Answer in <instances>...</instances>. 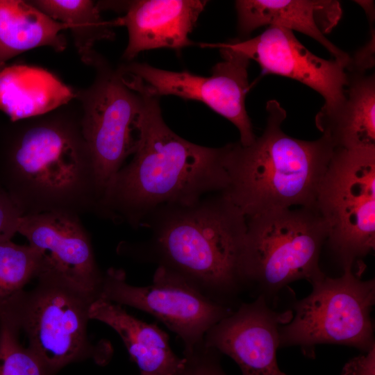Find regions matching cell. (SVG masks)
I'll list each match as a JSON object with an SVG mask.
<instances>
[{
    "mask_svg": "<svg viewBox=\"0 0 375 375\" xmlns=\"http://www.w3.org/2000/svg\"><path fill=\"white\" fill-rule=\"evenodd\" d=\"M67 105L0 124V185L23 215H99L103 192L81 112Z\"/></svg>",
    "mask_w": 375,
    "mask_h": 375,
    "instance_id": "6da1fadb",
    "label": "cell"
},
{
    "mask_svg": "<svg viewBox=\"0 0 375 375\" xmlns=\"http://www.w3.org/2000/svg\"><path fill=\"white\" fill-rule=\"evenodd\" d=\"M142 226L150 231L149 238L122 246L126 253L174 272L226 306L247 288L242 272L247 217L224 193L160 206Z\"/></svg>",
    "mask_w": 375,
    "mask_h": 375,
    "instance_id": "7a4b0ae2",
    "label": "cell"
},
{
    "mask_svg": "<svg viewBox=\"0 0 375 375\" xmlns=\"http://www.w3.org/2000/svg\"><path fill=\"white\" fill-rule=\"evenodd\" d=\"M142 97L139 144L107 185L99 215L134 228L160 206L195 202L223 192L229 182L226 145L207 147L182 138L165 124L158 99Z\"/></svg>",
    "mask_w": 375,
    "mask_h": 375,
    "instance_id": "3957f363",
    "label": "cell"
},
{
    "mask_svg": "<svg viewBox=\"0 0 375 375\" xmlns=\"http://www.w3.org/2000/svg\"><path fill=\"white\" fill-rule=\"evenodd\" d=\"M267 118L260 137L248 146L226 144L229 182L224 193L249 217L293 206L314 209L319 183L334 151L323 135L305 141L285 134L286 117L280 103H267Z\"/></svg>",
    "mask_w": 375,
    "mask_h": 375,
    "instance_id": "277c9868",
    "label": "cell"
},
{
    "mask_svg": "<svg viewBox=\"0 0 375 375\" xmlns=\"http://www.w3.org/2000/svg\"><path fill=\"white\" fill-rule=\"evenodd\" d=\"M328 231L311 208H281L247 217L242 272L247 287L266 299L300 279L311 283L324 273L319 267Z\"/></svg>",
    "mask_w": 375,
    "mask_h": 375,
    "instance_id": "5b68a950",
    "label": "cell"
},
{
    "mask_svg": "<svg viewBox=\"0 0 375 375\" xmlns=\"http://www.w3.org/2000/svg\"><path fill=\"white\" fill-rule=\"evenodd\" d=\"M38 284L0 301V315L23 333L27 347L51 375L67 365L97 355L88 343L89 308L95 299L47 274Z\"/></svg>",
    "mask_w": 375,
    "mask_h": 375,
    "instance_id": "8992f818",
    "label": "cell"
},
{
    "mask_svg": "<svg viewBox=\"0 0 375 375\" xmlns=\"http://www.w3.org/2000/svg\"><path fill=\"white\" fill-rule=\"evenodd\" d=\"M310 283V294L294 304V315L281 326L279 347L299 346L312 358L320 344L347 345L362 352L375 346L371 318L374 279L363 281L346 269L340 277L324 274Z\"/></svg>",
    "mask_w": 375,
    "mask_h": 375,
    "instance_id": "52a82bcc",
    "label": "cell"
},
{
    "mask_svg": "<svg viewBox=\"0 0 375 375\" xmlns=\"http://www.w3.org/2000/svg\"><path fill=\"white\" fill-rule=\"evenodd\" d=\"M314 210L343 269H353L375 247V149L334 148Z\"/></svg>",
    "mask_w": 375,
    "mask_h": 375,
    "instance_id": "ba28073f",
    "label": "cell"
},
{
    "mask_svg": "<svg viewBox=\"0 0 375 375\" xmlns=\"http://www.w3.org/2000/svg\"><path fill=\"white\" fill-rule=\"evenodd\" d=\"M85 64L94 69L95 77L90 86L75 91L74 99L81 105L82 131L103 197L110 180L138 148L144 101L95 50Z\"/></svg>",
    "mask_w": 375,
    "mask_h": 375,
    "instance_id": "9c48e42d",
    "label": "cell"
},
{
    "mask_svg": "<svg viewBox=\"0 0 375 375\" xmlns=\"http://www.w3.org/2000/svg\"><path fill=\"white\" fill-rule=\"evenodd\" d=\"M201 47L219 48L223 58L209 76L135 62L121 65L117 70L123 83L140 95L157 99L174 95L203 103L233 124L240 132V143L248 146L256 138L245 106L250 60L223 43H202Z\"/></svg>",
    "mask_w": 375,
    "mask_h": 375,
    "instance_id": "30bf717a",
    "label": "cell"
},
{
    "mask_svg": "<svg viewBox=\"0 0 375 375\" xmlns=\"http://www.w3.org/2000/svg\"><path fill=\"white\" fill-rule=\"evenodd\" d=\"M99 297L152 315L178 335L183 351L203 344L208 331L233 311L163 267H157L147 286L132 285L124 270L109 268L103 274Z\"/></svg>",
    "mask_w": 375,
    "mask_h": 375,
    "instance_id": "8fae6325",
    "label": "cell"
},
{
    "mask_svg": "<svg viewBox=\"0 0 375 375\" xmlns=\"http://www.w3.org/2000/svg\"><path fill=\"white\" fill-rule=\"evenodd\" d=\"M223 44L258 62L262 74L288 77L319 92L325 103L317 117L333 113L344 99L347 66L334 58L315 56L289 29L270 26L255 38Z\"/></svg>",
    "mask_w": 375,
    "mask_h": 375,
    "instance_id": "7c38bea8",
    "label": "cell"
},
{
    "mask_svg": "<svg viewBox=\"0 0 375 375\" xmlns=\"http://www.w3.org/2000/svg\"><path fill=\"white\" fill-rule=\"evenodd\" d=\"M17 233L42 254L38 276H51L81 293L99 297L103 274L79 216L60 212L23 215Z\"/></svg>",
    "mask_w": 375,
    "mask_h": 375,
    "instance_id": "4fadbf2b",
    "label": "cell"
},
{
    "mask_svg": "<svg viewBox=\"0 0 375 375\" xmlns=\"http://www.w3.org/2000/svg\"><path fill=\"white\" fill-rule=\"evenodd\" d=\"M292 316V310H272L260 294L211 327L203 343L232 358L242 375H287L279 369L276 351L281 326Z\"/></svg>",
    "mask_w": 375,
    "mask_h": 375,
    "instance_id": "5bb4252c",
    "label": "cell"
},
{
    "mask_svg": "<svg viewBox=\"0 0 375 375\" xmlns=\"http://www.w3.org/2000/svg\"><path fill=\"white\" fill-rule=\"evenodd\" d=\"M208 1L136 0L126 1L125 15L113 21L124 26L128 42L122 58L131 62L140 52L156 49L179 50L193 45L189 38Z\"/></svg>",
    "mask_w": 375,
    "mask_h": 375,
    "instance_id": "9a60e30c",
    "label": "cell"
},
{
    "mask_svg": "<svg viewBox=\"0 0 375 375\" xmlns=\"http://www.w3.org/2000/svg\"><path fill=\"white\" fill-rule=\"evenodd\" d=\"M238 31L248 35L268 25L297 31L323 45L334 59L348 67L351 58L325 36L342 15L340 3L329 0H239L235 1Z\"/></svg>",
    "mask_w": 375,
    "mask_h": 375,
    "instance_id": "2e32d148",
    "label": "cell"
},
{
    "mask_svg": "<svg viewBox=\"0 0 375 375\" xmlns=\"http://www.w3.org/2000/svg\"><path fill=\"white\" fill-rule=\"evenodd\" d=\"M90 319L101 322L117 332L139 375H180L184 358L172 351L169 336L156 324H149L130 315L122 306L97 298L91 303Z\"/></svg>",
    "mask_w": 375,
    "mask_h": 375,
    "instance_id": "e0dca14e",
    "label": "cell"
},
{
    "mask_svg": "<svg viewBox=\"0 0 375 375\" xmlns=\"http://www.w3.org/2000/svg\"><path fill=\"white\" fill-rule=\"evenodd\" d=\"M75 96V90L44 69L14 65L0 71V110L10 121L51 112L70 103Z\"/></svg>",
    "mask_w": 375,
    "mask_h": 375,
    "instance_id": "ac0fdd59",
    "label": "cell"
},
{
    "mask_svg": "<svg viewBox=\"0 0 375 375\" xmlns=\"http://www.w3.org/2000/svg\"><path fill=\"white\" fill-rule=\"evenodd\" d=\"M344 99L333 113L315 117L317 127L334 148L375 149L374 75L347 70Z\"/></svg>",
    "mask_w": 375,
    "mask_h": 375,
    "instance_id": "d6986e66",
    "label": "cell"
},
{
    "mask_svg": "<svg viewBox=\"0 0 375 375\" xmlns=\"http://www.w3.org/2000/svg\"><path fill=\"white\" fill-rule=\"evenodd\" d=\"M66 26L29 1L0 0V62L28 50L49 47L58 52L67 47Z\"/></svg>",
    "mask_w": 375,
    "mask_h": 375,
    "instance_id": "ffe728a7",
    "label": "cell"
},
{
    "mask_svg": "<svg viewBox=\"0 0 375 375\" xmlns=\"http://www.w3.org/2000/svg\"><path fill=\"white\" fill-rule=\"evenodd\" d=\"M29 2L69 29L81 60L85 62L94 50V44L112 40L111 22L101 16L97 2L90 0H32Z\"/></svg>",
    "mask_w": 375,
    "mask_h": 375,
    "instance_id": "44dd1931",
    "label": "cell"
},
{
    "mask_svg": "<svg viewBox=\"0 0 375 375\" xmlns=\"http://www.w3.org/2000/svg\"><path fill=\"white\" fill-rule=\"evenodd\" d=\"M41 263V253L31 245L0 240V301L24 291L33 278H37Z\"/></svg>",
    "mask_w": 375,
    "mask_h": 375,
    "instance_id": "7402d4cb",
    "label": "cell"
},
{
    "mask_svg": "<svg viewBox=\"0 0 375 375\" xmlns=\"http://www.w3.org/2000/svg\"><path fill=\"white\" fill-rule=\"evenodd\" d=\"M0 375H51L40 359L22 344L16 326L1 315Z\"/></svg>",
    "mask_w": 375,
    "mask_h": 375,
    "instance_id": "603a6c76",
    "label": "cell"
},
{
    "mask_svg": "<svg viewBox=\"0 0 375 375\" xmlns=\"http://www.w3.org/2000/svg\"><path fill=\"white\" fill-rule=\"evenodd\" d=\"M185 367L180 375H228L221 363V353L204 343L183 351Z\"/></svg>",
    "mask_w": 375,
    "mask_h": 375,
    "instance_id": "cb8c5ba5",
    "label": "cell"
},
{
    "mask_svg": "<svg viewBox=\"0 0 375 375\" xmlns=\"http://www.w3.org/2000/svg\"><path fill=\"white\" fill-rule=\"evenodd\" d=\"M22 216L20 210L0 185V240L12 239L17 233Z\"/></svg>",
    "mask_w": 375,
    "mask_h": 375,
    "instance_id": "d4e9b609",
    "label": "cell"
},
{
    "mask_svg": "<svg viewBox=\"0 0 375 375\" xmlns=\"http://www.w3.org/2000/svg\"><path fill=\"white\" fill-rule=\"evenodd\" d=\"M364 353L346 362L341 375H375V346Z\"/></svg>",
    "mask_w": 375,
    "mask_h": 375,
    "instance_id": "484cf974",
    "label": "cell"
},
{
    "mask_svg": "<svg viewBox=\"0 0 375 375\" xmlns=\"http://www.w3.org/2000/svg\"><path fill=\"white\" fill-rule=\"evenodd\" d=\"M6 64L5 63H1L0 62V71L4 67H6Z\"/></svg>",
    "mask_w": 375,
    "mask_h": 375,
    "instance_id": "4316f807",
    "label": "cell"
}]
</instances>
